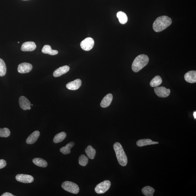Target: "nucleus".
<instances>
[{"instance_id": "32", "label": "nucleus", "mask_w": 196, "mask_h": 196, "mask_svg": "<svg viewBox=\"0 0 196 196\" xmlns=\"http://www.w3.org/2000/svg\"><path fill=\"white\" fill-rule=\"evenodd\" d=\"M30 109H31V107H30L29 108V109H28V110H30Z\"/></svg>"}, {"instance_id": "22", "label": "nucleus", "mask_w": 196, "mask_h": 196, "mask_svg": "<svg viewBox=\"0 0 196 196\" xmlns=\"http://www.w3.org/2000/svg\"><path fill=\"white\" fill-rule=\"evenodd\" d=\"M162 80L160 76H156L150 82V86L152 87H156L160 86L162 84Z\"/></svg>"}, {"instance_id": "16", "label": "nucleus", "mask_w": 196, "mask_h": 196, "mask_svg": "<svg viewBox=\"0 0 196 196\" xmlns=\"http://www.w3.org/2000/svg\"><path fill=\"white\" fill-rule=\"evenodd\" d=\"M113 95L112 94H108L105 97L100 104V106L102 108H105L110 105L113 100Z\"/></svg>"}, {"instance_id": "10", "label": "nucleus", "mask_w": 196, "mask_h": 196, "mask_svg": "<svg viewBox=\"0 0 196 196\" xmlns=\"http://www.w3.org/2000/svg\"><path fill=\"white\" fill-rule=\"evenodd\" d=\"M82 80L80 79H77L68 83L66 85V87L69 90H76L80 88L82 86Z\"/></svg>"}, {"instance_id": "3", "label": "nucleus", "mask_w": 196, "mask_h": 196, "mask_svg": "<svg viewBox=\"0 0 196 196\" xmlns=\"http://www.w3.org/2000/svg\"><path fill=\"white\" fill-rule=\"evenodd\" d=\"M113 148L119 164L122 166H126L128 163L127 157L121 144L115 142L113 145Z\"/></svg>"}, {"instance_id": "2", "label": "nucleus", "mask_w": 196, "mask_h": 196, "mask_svg": "<svg viewBox=\"0 0 196 196\" xmlns=\"http://www.w3.org/2000/svg\"><path fill=\"white\" fill-rule=\"evenodd\" d=\"M149 62V58L145 54H140L137 57L132 64V69L135 72H138L144 67Z\"/></svg>"}, {"instance_id": "27", "label": "nucleus", "mask_w": 196, "mask_h": 196, "mask_svg": "<svg viewBox=\"0 0 196 196\" xmlns=\"http://www.w3.org/2000/svg\"><path fill=\"white\" fill-rule=\"evenodd\" d=\"M88 158L84 155L82 154L81 155L78 159V163L81 166H85L88 164Z\"/></svg>"}, {"instance_id": "13", "label": "nucleus", "mask_w": 196, "mask_h": 196, "mask_svg": "<svg viewBox=\"0 0 196 196\" xmlns=\"http://www.w3.org/2000/svg\"><path fill=\"white\" fill-rule=\"evenodd\" d=\"M19 103L21 108L23 110H28L30 106V103L27 98L21 96L19 98Z\"/></svg>"}, {"instance_id": "7", "label": "nucleus", "mask_w": 196, "mask_h": 196, "mask_svg": "<svg viewBox=\"0 0 196 196\" xmlns=\"http://www.w3.org/2000/svg\"><path fill=\"white\" fill-rule=\"evenodd\" d=\"M154 90L156 95L160 97H166L169 96L170 93V90L164 86L155 87Z\"/></svg>"}, {"instance_id": "4", "label": "nucleus", "mask_w": 196, "mask_h": 196, "mask_svg": "<svg viewBox=\"0 0 196 196\" xmlns=\"http://www.w3.org/2000/svg\"><path fill=\"white\" fill-rule=\"evenodd\" d=\"M62 187L64 190L71 193L77 194L79 192V187L77 184L68 181L63 182Z\"/></svg>"}, {"instance_id": "21", "label": "nucleus", "mask_w": 196, "mask_h": 196, "mask_svg": "<svg viewBox=\"0 0 196 196\" xmlns=\"http://www.w3.org/2000/svg\"><path fill=\"white\" fill-rule=\"evenodd\" d=\"M32 161L35 165L39 167H45L48 165L47 161L41 158H35Z\"/></svg>"}, {"instance_id": "14", "label": "nucleus", "mask_w": 196, "mask_h": 196, "mask_svg": "<svg viewBox=\"0 0 196 196\" xmlns=\"http://www.w3.org/2000/svg\"><path fill=\"white\" fill-rule=\"evenodd\" d=\"M40 135V132L38 130L33 132L26 139V143L28 144H32L35 143L38 140Z\"/></svg>"}, {"instance_id": "23", "label": "nucleus", "mask_w": 196, "mask_h": 196, "mask_svg": "<svg viewBox=\"0 0 196 196\" xmlns=\"http://www.w3.org/2000/svg\"><path fill=\"white\" fill-rule=\"evenodd\" d=\"M117 18L119 19L120 23L121 24H125L127 22L128 18L127 15L125 13L122 12H119L117 14Z\"/></svg>"}, {"instance_id": "15", "label": "nucleus", "mask_w": 196, "mask_h": 196, "mask_svg": "<svg viewBox=\"0 0 196 196\" xmlns=\"http://www.w3.org/2000/svg\"><path fill=\"white\" fill-rule=\"evenodd\" d=\"M69 67L68 65L61 67L56 69L54 72L53 76L54 77H59L64 74L66 73L69 70Z\"/></svg>"}, {"instance_id": "6", "label": "nucleus", "mask_w": 196, "mask_h": 196, "mask_svg": "<svg viewBox=\"0 0 196 196\" xmlns=\"http://www.w3.org/2000/svg\"><path fill=\"white\" fill-rule=\"evenodd\" d=\"M94 43L93 39L90 37H88L82 41L80 43V46L82 49L84 51H89L92 49Z\"/></svg>"}, {"instance_id": "17", "label": "nucleus", "mask_w": 196, "mask_h": 196, "mask_svg": "<svg viewBox=\"0 0 196 196\" xmlns=\"http://www.w3.org/2000/svg\"><path fill=\"white\" fill-rule=\"evenodd\" d=\"M158 142L153 141L149 139H140L137 141L136 144L139 147H142L149 145L157 144H158Z\"/></svg>"}, {"instance_id": "29", "label": "nucleus", "mask_w": 196, "mask_h": 196, "mask_svg": "<svg viewBox=\"0 0 196 196\" xmlns=\"http://www.w3.org/2000/svg\"><path fill=\"white\" fill-rule=\"evenodd\" d=\"M7 164L6 162L4 160H0V169L3 168L6 166Z\"/></svg>"}, {"instance_id": "28", "label": "nucleus", "mask_w": 196, "mask_h": 196, "mask_svg": "<svg viewBox=\"0 0 196 196\" xmlns=\"http://www.w3.org/2000/svg\"><path fill=\"white\" fill-rule=\"evenodd\" d=\"M10 133L7 128H0V137H8L10 136Z\"/></svg>"}, {"instance_id": "11", "label": "nucleus", "mask_w": 196, "mask_h": 196, "mask_svg": "<svg viewBox=\"0 0 196 196\" xmlns=\"http://www.w3.org/2000/svg\"><path fill=\"white\" fill-rule=\"evenodd\" d=\"M36 45L34 42L28 41L22 45L21 49L23 51H32L36 49Z\"/></svg>"}, {"instance_id": "18", "label": "nucleus", "mask_w": 196, "mask_h": 196, "mask_svg": "<svg viewBox=\"0 0 196 196\" xmlns=\"http://www.w3.org/2000/svg\"><path fill=\"white\" fill-rule=\"evenodd\" d=\"M74 145H75V143L73 142H71L68 143L65 147L61 148L60 151L63 154H69L70 153L71 148L73 147Z\"/></svg>"}, {"instance_id": "25", "label": "nucleus", "mask_w": 196, "mask_h": 196, "mask_svg": "<svg viewBox=\"0 0 196 196\" xmlns=\"http://www.w3.org/2000/svg\"><path fill=\"white\" fill-rule=\"evenodd\" d=\"M142 191L143 195L146 196H152L155 192V189L152 187L147 186L144 187L142 189Z\"/></svg>"}, {"instance_id": "1", "label": "nucleus", "mask_w": 196, "mask_h": 196, "mask_svg": "<svg viewBox=\"0 0 196 196\" xmlns=\"http://www.w3.org/2000/svg\"><path fill=\"white\" fill-rule=\"evenodd\" d=\"M172 20L168 16H162L157 18L153 24V29L156 32L162 31L171 25Z\"/></svg>"}, {"instance_id": "9", "label": "nucleus", "mask_w": 196, "mask_h": 196, "mask_svg": "<svg viewBox=\"0 0 196 196\" xmlns=\"http://www.w3.org/2000/svg\"><path fill=\"white\" fill-rule=\"evenodd\" d=\"M32 66L29 63H21L18 65L17 71L19 73H26L29 72L32 70Z\"/></svg>"}, {"instance_id": "19", "label": "nucleus", "mask_w": 196, "mask_h": 196, "mask_svg": "<svg viewBox=\"0 0 196 196\" xmlns=\"http://www.w3.org/2000/svg\"><path fill=\"white\" fill-rule=\"evenodd\" d=\"M43 53L48 54L51 55H54L58 54V52L57 50L52 49L49 45H46L43 47L42 49Z\"/></svg>"}, {"instance_id": "12", "label": "nucleus", "mask_w": 196, "mask_h": 196, "mask_svg": "<svg viewBox=\"0 0 196 196\" xmlns=\"http://www.w3.org/2000/svg\"><path fill=\"white\" fill-rule=\"evenodd\" d=\"M185 80L190 83L196 82V71H191L187 72L184 76Z\"/></svg>"}, {"instance_id": "24", "label": "nucleus", "mask_w": 196, "mask_h": 196, "mask_svg": "<svg viewBox=\"0 0 196 196\" xmlns=\"http://www.w3.org/2000/svg\"><path fill=\"white\" fill-rule=\"evenodd\" d=\"M67 134L64 132L59 133L54 137L53 139L54 142L56 143L61 142L64 140Z\"/></svg>"}, {"instance_id": "20", "label": "nucleus", "mask_w": 196, "mask_h": 196, "mask_svg": "<svg viewBox=\"0 0 196 196\" xmlns=\"http://www.w3.org/2000/svg\"><path fill=\"white\" fill-rule=\"evenodd\" d=\"M85 152L88 157L93 160L96 156V150L91 145H88L85 150Z\"/></svg>"}, {"instance_id": "8", "label": "nucleus", "mask_w": 196, "mask_h": 196, "mask_svg": "<svg viewBox=\"0 0 196 196\" xmlns=\"http://www.w3.org/2000/svg\"><path fill=\"white\" fill-rule=\"evenodd\" d=\"M15 178L17 181L25 184L31 183L34 180V177L32 176L27 174H17Z\"/></svg>"}, {"instance_id": "31", "label": "nucleus", "mask_w": 196, "mask_h": 196, "mask_svg": "<svg viewBox=\"0 0 196 196\" xmlns=\"http://www.w3.org/2000/svg\"><path fill=\"white\" fill-rule=\"evenodd\" d=\"M194 117L195 119H196V112H195L194 113Z\"/></svg>"}, {"instance_id": "5", "label": "nucleus", "mask_w": 196, "mask_h": 196, "mask_svg": "<svg viewBox=\"0 0 196 196\" xmlns=\"http://www.w3.org/2000/svg\"><path fill=\"white\" fill-rule=\"evenodd\" d=\"M111 186V183L110 180L104 181L97 184L95 189L96 193L98 194H102L107 191Z\"/></svg>"}, {"instance_id": "30", "label": "nucleus", "mask_w": 196, "mask_h": 196, "mask_svg": "<svg viewBox=\"0 0 196 196\" xmlns=\"http://www.w3.org/2000/svg\"><path fill=\"white\" fill-rule=\"evenodd\" d=\"M2 196H14V195L12 194L9 193L8 192H6L4 193L3 194L1 195Z\"/></svg>"}, {"instance_id": "26", "label": "nucleus", "mask_w": 196, "mask_h": 196, "mask_svg": "<svg viewBox=\"0 0 196 196\" xmlns=\"http://www.w3.org/2000/svg\"><path fill=\"white\" fill-rule=\"evenodd\" d=\"M7 68L5 63L2 59L0 58V76L2 77L6 75Z\"/></svg>"}]
</instances>
